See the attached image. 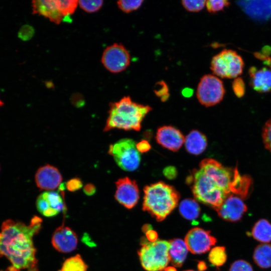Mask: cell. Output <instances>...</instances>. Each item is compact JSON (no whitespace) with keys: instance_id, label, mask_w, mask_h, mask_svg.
<instances>
[{"instance_id":"20","label":"cell","mask_w":271,"mask_h":271,"mask_svg":"<svg viewBox=\"0 0 271 271\" xmlns=\"http://www.w3.org/2000/svg\"><path fill=\"white\" fill-rule=\"evenodd\" d=\"M250 234L260 242H269L271 241V224L265 219L258 220L253 227Z\"/></svg>"},{"instance_id":"18","label":"cell","mask_w":271,"mask_h":271,"mask_svg":"<svg viewBox=\"0 0 271 271\" xmlns=\"http://www.w3.org/2000/svg\"><path fill=\"white\" fill-rule=\"evenodd\" d=\"M185 146L187 151L198 155L206 148L207 142L206 136L197 130H193L185 138Z\"/></svg>"},{"instance_id":"33","label":"cell","mask_w":271,"mask_h":271,"mask_svg":"<svg viewBox=\"0 0 271 271\" xmlns=\"http://www.w3.org/2000/svg\"><path fill=\"white\" fill-rule=\"evenodd\" d=\"M34 32V29L32 26L29 25H25L19 30L18 36L23 41H28L32 38Z\"/></svg>"},{"instance_id":"4","label":"cell","mask_w":271,"mask_h":271,"mask_svg":"<svg viewBox=\"0 0 271 271\" xmlns=\"http://www.w3.org/2000/svg\"><path fill=\"white\" fill-rule=\"evenodd\" d=\"M143 209L158 221L163 220L177 206L180 194L172 186L158 182L144 189Z\"/></svg>"},{"instance_id":"41","label":"cell","mask_w":271,"mask_h":271,"mask_svg":"<svg viewBox=\"0 0 271 271\" xmlns=\"http://www.w3.org/2000/svg\"><path fill=\"white\" fill-rule=\"evenodd\" d=\"M145 233L147 240L150 242H154L157 240L158 234L155 230L151 229Z\"/></svg>"},{"instance_id":"16","label":"cell","mask_w":271,"mask_h":271,"mask_svg":"<svg viewBox=\"0 0 271 271\" xmlns=\"http://www.w3.org/2000/svg\"><path fill=\"white\" fill-rule=\"evenodd\" d=\"M31 6L33 14L42 16L56 24L61 23L64 18L58 0L33 1Z\"/></svg>"},{"instance_id":"12","label":"cell","mask_w":271,"mask_h":271,"mask_svg":"<svg viewBox=\"0 0 271 271\" xmlns=\"http://www.w3.org/2000/svg\"><path fill=\"white\" fill-rule=\"evenodd\" d=\"M242 199L235 194L228 195L221 205L216 209L218 215L226 221L239 220L247 211V207Z\"/></svg>"},{"instance_id":"17","label":"cell","mask_w":271,"mask_h":271,"mask_svg":"<svg viewBox=\"0 0 271 271\" xmlns=\"http://www.w3.org/2000/svg\"><path fill=\"white\" fill-rule=\"evenodd\" d=\"M249 75L250 84L255 91L260 93L271 91V69L251 67Z\"/></svg>"},{"instance_id":"5","label":"cell","mask_w":271,"mask_h":271,"mask_svg":"<svg viewBox=\"0 0 271 271\" xmlns=\"http://www.w3.org/2000/svg\"><path fill=\"white\" fill-rule=\"evenodd\" d=\"M142 240V246L138 251L143 267L146 271H162L169 263L170 241L157 240L154 242Z\"/></svg>"},{"instance_id":"32","label":"cell","mask_w":271,"mask_h":271,"mask_svg":"<svg viewBox=\"0 0 271 271\" xmlns=\"http://www.w3.org/2000/svg\"><path fill=\"white\" fill-rule=\"evenodd\" d=\"M262 139L265 147L271 153V118L263 127Z\"/></svg>"},{"instance_id":"23","label":"cell","mask_w":271,"mask_h":271,"mask_svg":"<svg viewBox=\"0 0 271 271\" xmlns=\"http://www.w3.org/2000/svg\"><path fill=\"white\" fill-rule=\"evenodd\" d=\"M87 265L79 254L66 259L59 271H87Z\"/></svg>"},{"instance_id":"44","label":"cell","mask_w":271,"mask_h":271,"mask_svg":"<svg viewBox=\"0 0 271 271\" xmlns=\"http://www.w3.org/2000/svg\"><path fill=\"white\" fill-rule=\"evenodd\" d=\"M164 271H177V270L173 266H168V267H166L164 269Z\"/></svg>"},{"instance_id":"38","label":"cell","mask_w":271,"mask_h":271,"mask_svg":"<svg viewBox=\"0 0 271 271\" xmlns=\"http://www.w3.org/2000/svg\"><path fill=\"white\" fill-rule=\"evenodd\" d=\"M136 148L139 153H146L151 149V146L148 141L142 140L136 144Z\"/></svg>"},{"instance_id":"47","label":"cell","mask_w":271,"mask_h":271,"mask_svg":"<svg viewBox=\"0 0 271 271\" xmlns=\"http://www.w3.org/2000/svg\"><path fill=\"white\" fill-rule=\"evenodd\" d=\"M1 271H3V270H1ZM6 271H7V270H6Z\"/></svg>"},{"instance_id":"27","label":"cell","mask_w":271,"mask_h":271,"mask_svg":"<svg viewBox=\"0 0 271 271\" xmlns=\"http://www.w3.org/2000/svg\"><path fill=\"white\" fill-rule=\"evenodd\" d=\"M60 10L64 17L69 16L75 11L78 1L76 0H58Z\"/></svg>"},{"instance_id":"39","label":"cell","mask_w":271,"mask_h":271,"mask_svg":"<svg viewBox=\"0 0 271 271\" xmlns=\"http://www.w3.org/2000/svg\"><path fill=\"white\" fill-rule=\"evenodd\" d=\"M164 175L169 179L175 178L177 175L176 169L172 166H169L165 168L164 171Z\"/></svg>"},{"instance_id":"7","label":"cell","mask_w":271,"mask_h":271,"mask_svg":"<svg viewBox=\"0 0 271 271\" xmlns=\"http://www.w3.org/2000/svg\"><path fill=\"white\" fill-rule=\"evenodd\" d=\"M132 139L124 138L109 145L108 154L112 156L117 165L123 170L133 171L139 166L141 156Z\"/></svg>"},{"instance_id":"15","label":"cell","mask_w":271,"mask_h":271,"mask_svg":"<svg viewBox=\"0 0 271 271\" xmlns=\"http://www.w3.org/2000/svg\"><path fill=\"white\" fill-rule=\"evenodd\" d=\"M156 139L162 147L173 152L179 150L185 142V138L181 131L172 126L159 128Z\"/></svg>"},{"instance_id":"45","label":"cell","mask_w":271,"mask_h":271,"mask_svg":"<svg viewBox=\"0 0 271 271\" xmlns=\"http://www.w3.org/2000/svg\"><path fill=\"white\" fill-rule=\"evenodd\" d=\"M4 104V102L0 99V107L3 106Z\"/></svg>"},{"instance_id":"9","label":"cell","mask_w":271,"mask_h":271,"mask_svg":"<svg viewBox=\"0 0 271 271\" xmlns=\"http://www.w3.org/2000/svg\"><path fill=\"white\" fill-rule=\"evenodd\" d=\"M101 61L108 71L118 73L125 70L129 65L130 56L122 44L114 43L104 49Z\"/></svg>"},{"instance_id":"40","label":"cell","mask_w":271,"mask_h":271,"mask_svg":"<svg viewBox=\"0 0 271 271\" xmlns=\"http://www.w3.org/2000/svg\"><path fill=\"white\" fill-rule=\"evenodd\" d=\"M96 187L94 185L88 183L85 185L83 188L84 193L87 196H92L96 192Z\"/></svg>"},{"instance_id":"37","label":"cell","mask_w":271,"mask_h":271,"mask_svg":"<svg viewBox=\"0 0 271 271\" xmlns=\"http://www.w3.org/2000/svg\"><path fill=\"white\" fill-rule=\"evenodd\" d=\"M65 186L68 191L74 192L81 189L83 184L80 178L75 177L68 180L66 183Z\"/></svg>"},{"instance_id":"30","label":"cell","mask_w":271,"mask_h":271,"mask_svg":"<svg viewBox=\"0 0 271 271\" xmlns=\"http://www.w3.org/2000/svg\"><path fill=\"white\" fill-rule=\"evenodd\" d=\"M229 4V2L225 0H209L206 1V7L209 13H215L222 11Z\"/></svg>"},{"instance_id":"1","label":"cell","mask_w":271,"mask_h":271,"mask_svg":"<svg viewBox=\"0 0 271 271\" xmlns=\"http://www.w3.org/2000/svg\"><path fill=\"white\" fill-rule=\"evenodd\" d=\"M186 182L196 199L216 210L230 194L245 198L251 181L249 177L241 175L237 168L225 167L207 158L200 163L198 169L192 171Z\"/></svg>"},{"instance_id":"25","label":"cell","mask_w":271,"mask_h":271,"mask_svg":"<svg viewBox=\"0 0 271 271\" xmlns=\"http://www.w3.org/2000/svg\"><path fill=\"white\" fill-rule=\"evenodd\" d=\"M227 255L225 247L217 246L211 249L209 254V261L214 265L220 266L226 260Z\"/></svg>"},{"instance_id":"19","label":"cell","mask_w":271,"mask_h":271,"mask_svg":"<svg viewBox=\"0 0 271 271\" xmlns=\"http://www.w3.org/2000/svg\"><path fill=\"white\" fill-rule=\"evenodd\" d=\"M188 249L184 241L174 239L170 241L169 250L170 260L173 265L180 267L184 262Z\"/></svg>"},{"instance_id":"28","label":"cell","mask_w":271,"mask_h":271,"mask_svg":"<svg viewBox=\"0 0 271 271\" xmlns=\"http://www.w3.org/2000/svg\"><path fill=\"white\" fill-rule=\"evenodd\" d=\"M103 1L101 0L78 1V5L87 13H94L101 9Z\"/></svg>"},{"instance_id":"3","label":"cell","mask_w":271,"mask_h":271,"mask_svg":"<svg viewBox=\"0 0 271 271\" xmlns=\"http://www.w3.org/2000/svg\"><path fill=\"white\" fill-rule=\"evenodd\" d=\"M152 110L149 105L136 103L129 96L109 104L108 116L103 131L113 128L139 131L145 116Z\"/></svg>"},{"instance_id":"21","label":"cell","mask_w":271,"mask_h":271,"mask_svg":"<svg viewBox=\"0 0 271 271\" xmlns=\"http://www.w3.org/2000/svg\"><path fill=\"white\" fill-rule=\"evenodd\" d=\"M255 263L261 268L271 266V244L264 243L258 245L253 253Z\"/></svg>"},{"instance_id":"8","label":"cell","mask_w":271,"mask_h":271,"mask_svg":"<svg viewBox=\"0 0 271 271\" xmlns=\"http://www.w3.org/2000/svg\"><path fill=\"white\" fill-rule=\"evenodd\" d=\"M225 89L222 80L213 74L203 76L198 84L196 97L199 102L206 107L219 103L223 98Z\"/></svg>"},{"instance_id":"6","label":"cell","mask_w":271,"mask_h":271,"mask_svg":"<svg viewBox=\"0 0 271 271\" xmlns=\"http://www.w3.org/2000/svg\"><path fill=\"white\" fill-rule=\"evenodd\" d=\"M244 62L235 51L230 49L222 50L212 58L210 69L213 75L222 78H236L241 74Z\"/></svg>"},{"instance_id":"10","label":"cell","mask_w":271,"mask_h":271,"mask_svg":"<svg viewBox=\"0 0 271 271\" xmlns=\"http://www.w3.org/2000/svg\"><path fill=\"white\" fill-rule=\"evenodd\" d=\"M184 241L190 252L201 254L208 251L216 243V239L209 231L195 227L188 231Z\"/></svg>"},{"instance_id":"29","label":"cell","mask_w":271,"mask_h":271,"mask_svg":"<svg viewBox=\"0 0 271 271\" xmlns=\"http://www.w3.org/2000/svg\"><path fill=\"white\" fill-rule=\"evenodd\" d=\"M143 2L142 0H121L117 2V5L122 12L128 13L139 9Z\"/></svg>"},{"instance_id":"36","label":"cell","mask_w":271,"mask_h":271,"mask_svg":"<svg viewBox=\"0 0 271 271\" xmlns=\"http://www.w3.org/2000/svg\"><path fill=\"white\" fill-rule=\"evenodd\" d=\"M157 86L158 88L155 90L156 94L161 98L162 101L166 100L169 96L167 84L164 82L161 81L158 83Z\"/></svg>"},{"instance_id":"22","label":"cell","mask_w":271,"mask_h":271,"mask_svg":"<svg viewBox=\"0 0 271 271\" xmlns=\"http://www.w3.org/2000/svg\"><path fill=\"white\" fill-rule=\"evenodd\" d=\"M179 212L185 218L193 220L199 216L200 208L195 200L188 198L183 200L180 203Z\"/></svg>"},{"instance_id":"13","label":"cell","mask_w":271,"mask_h":271,"mask_svg":"<svg viewBox=\"0 0 271 271\" xmlns=\"http://www.w3.org/2000/svg\"><path fill=\"white\" fill-rule=\"evenodd\" d=\"M78 241L76 233L64 224L55 230L51 239L54 248L62 253H69L74 250L77 247Z\"/></svg>"},{"instance_id":"2","label":"cell","mask_w":271,"mask_h":271,"mask_svg":"<svg viewBox=\"0 0 271 271\" xmlns=\"http://www.w3.org/2000/svg\"><path fill=\"white\" fill-rule=\"evenodd\" d=\"M42 220L35 216L28 224L8 219L0 231V257H6L11 265L7 271H38L33 237L42 227Z\"/></svg>"},{"instance_id":"14","label":"cell","mask_w":271,"mask_h":271,"mask_svg":"<svg viewBox=\"0 0 271 271\" xmlns=\"http://www.w3.org/2000/svg\"><path fill=\"white\" fill-rule=\"evenodd\" d=\"M35 180L40 190L52 191L60 186L62 177L56 167L47 164L37 170L35 175Z\"/></svg>"},{"instance_id":"26","label":"cell","mask_w":271,"mask_h":271,"mask_svg":"<svg viewBox=\"0 0 271 271\" xmlns=\"http://www.w3.org/2000/svg\"><path fill=\"white\" fill-rule=\"evenodd\" d=\"M36 207L38 211L45 217H54L59 213L56 210L50 208L47 200L42 193L37 197Z\"/></svg>"},{"instance_id":"43","label":"cell","mask_w":271,"mask_h":271,"mask_svg":"<svg viewBox=\"0 0 271 271\" xmlns=\"http://www.w3.org/2000/svg\"><path fill=\"white\" fill-rule=\"evenodd\" d=\"M151 229H152V227L150 224H145L143 226L142 228V230L145 233H146L148 231Z\"/></svg>"},{"instance_id":"11","label":"cell","mask_w":271,"mask_h":271,"mask_svg":"<svg viewBox=\"0 0 271 271\" xmlns=\"http://www.w3.org/2000/svg\"><path fill=\"white\" fill-rule=\"evenodd\" d=\"M115 200L125 208H132L140 198L139 189L136 181L125 177L119 179L115 182Z\"/></svg>"},{"instance_id":"46","label":"cell","mask_w":271,"mask_h":271,"mask_svg":"<svg viewBox=\"0 0 271 271\" xmlns=\"http://www.w3.org/2000/svg\"><path fill=\"white\" fill-rule=\"evenodd\" d=\"M185 271H194V270H185Z\"/></svg>"},{"instance_id":"34","label":"cell","mask_w":271,"mask_h":271,"mask_svg":"<svg viewBox=\"0 0 271 271\" xmlns=\"http://www.w3.org/2000/svg\"><path fill=\"white\" fill-rule=\"evenodd\" d=\"M230 271H253L250 264L245 260H239L234 262Z\"/></svg>"},{"instance_id":"31","label":"cell","mask_w":271,"mask_h":271,"mask_svg":"<svg viewBox=\"0 0 271 271\" xmlns=\"http://www.w3.org/2000/svg\"><path fill=\"white\" fill-rule=\"evenodd\" d=\"M183 7L188 12H198L202 10L206 6V1L194 0L182 1Z\"/></svg>"},{"instance_id":"24","label":"cell","mask_w":271,"mask_h":271,"mask_svg":"<svg viewBox=\"0 0 271 271\" xmlns=\"http://www.w3.org/2000/svg\"><path fill=\"white\" fill-rule=\"evenodd\" d=\"M42 194L47 200L51 208L56 210L59 213L66 210L64 200L58 192H44Z\"/></svg>"},{"instance_id":"42","label":"cell","mask_w":271,"mask_h":271,"mask_svg":"<svg viewBox=\"0 0 271 271\" xmlns=\"http://www.w3.org/2000/svg\"><path fill=\"white\" fill-rule=\"evenodd\" d=\"M198 267L200 270L203 271L206 269V264L203 261H200L198 265Z\"/></svg>"},{"instance_id":"35","label":"cell","mask_w":271,"mask_h":271,"mask_svg":"<svg viewBox=\"0 0 271 271\" xmlns=\"http://www.w3.org/2000/svg\"><path fill=\"white\" fill-rule=\"evenodd\" d=\"M232 89L236 96L242 97L245 92V85L241 78H236L232 83Z\"/></svg>"}]
</instances>
